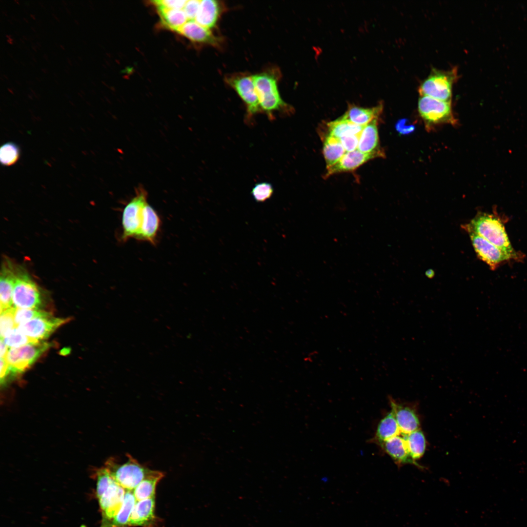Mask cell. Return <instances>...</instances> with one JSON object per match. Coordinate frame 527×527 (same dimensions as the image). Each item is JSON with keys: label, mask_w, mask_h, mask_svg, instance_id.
Segmentation results:
<instances>
[{"label": "cell", "mask_w": 527, "mask_h": 527, "mask_svg": "<svg viewBox=\"0 0 527 527\" xmlns=\"http://www.w3.org/2000/svg\"><path fill=\"white\" fill-rule=\"evenodd\" d=\"M17 268L11 262H3L0 272V313L13 306L12 296Z\"/></svg>", "instance_id": "obj_15"}, {"label": "cell", "mask_w": 527, "mask_h": 527, "mask_svg": "<svg viewBox=\"0 0 527 527\" xmlns=\"http://www.w3.org/2000/svg\"><path fill=\"white\" fill-rule=\"evenodd\" d=\"M143 214V221L137 240L147 241L155 244L160 228V218L154 209L148 203L144 207Z\"/></svg>", "instance_id": "obj_19"}, {"label": "cell", "mask_w": 527, "mask_h": 527, "mask_svg": "<svg viewBox=\"0 0 527 527\" xmlns=\"http://www.w3.org/2000/svg\"><path fill=\"white\" fill-rule=\"evenodd\" d=\"M2 339L7 346L11 348H18L30 343L40 342L24 335L19 331L17 327L9 331Z\"/></svg>", "instance_id": "obj_30"}, {"label": "cell", "mask_w": 527, "mask_h": 527, "mask_svg": "<svg viewBox=\"0 0 527 527\" xmlns=\"http://www.w3.org/2000/svg\"><path fill=\"white\" fill-rule=\"evenodd\" d=\"M23 20H25V21H26V22H28V21H27V20H26V19H25V18H23Z\"/></svg>", "instance_id": "obj_46"}, {"label": "cell", "mask_w": 527, "mask_h": 527, "mask_svg": "<svg viewBox=\"0 0 527 527\" xmlns=\"http://www.w3.org/2000/svg\"><path fill=\"white\" fill-rule=\"evenodd\" d=\"M9 375H12L10 366L5 358H0V379L1 384L4 383Z\"/></svg>", "instance_id": "obj_38"}, {"label": "cell", "mask_w": 527, "mask_h": 527, "mask_svg": "<svg viewBox=\"0 0 527 527\" xmlns=\"http://www.w3.org/2000/svg\"><path fill=\"white\" fill-rule=\"evenodd\" d=\"M70 318L51 316L36 318L21 324L17 328L27 336L39 341L48 338L56 329L67 323Z\"/></svg>", "instance_id": "obj_11"}, {"label": "cell", "mask_w": 527, "mask_h": 527, "mask_svg": "<svg viewBox=\"0 0 527 527\" xmlns=\"http://www.w3.org/2000/svg\"><path fill=\"white\" fill-rule=\"evenodd\" d=\"M389 402L393 413L402 434H407L418 430L420 422L417 412L412 406L399 404L392 398Z\"/></svg>", "instance_id": "obj_14"}, {"label": "cell", "mask_w": 527, "mask_h": 527, "mask_svg": "<svg viewBox=\"0 0 527 527\" xmlns=\"http://www.w3.org/2000/svg\"><path fill=\"white\" fill-rule=\"evenodd\" d=\"M401 433L394 415L390 411L380 420L373 440L375 443L380 445L384 442Z\"/></svg>", "instance_id": "obj_24"}, {"label": "cell", "mask_w": 527, "mask_h": 527, "mask_svg": "<svg viewBox=\"0 0 527 527\" xmlns=\"http://www.w3.org/2000/svg\"><path fill=\"white\" fill-rule=\"evenodd\" d=\"M403 435L409 455L412 459L416 462L425 452L426 446L425 436L420 429Z\"/></svg>", "instance_id": "obj_27"}, {"label": "cell", "mask_w": 527, "mask_h": 527, "mask_svg": "<svg viewBox=\"0 0 527 527\" xmlns=\"http://www.w3.org/2000/svg\"><path fill=\"white\" fill-rule=\"evenodd\" d=\"M15 309L16 308L12 306L0 313V338H3L9 331L17 327L14 318Z\"/></svg>", "instance_id": "obj_34"}, {"label": "cell", "mask_w": 527, "mask_h": 527, "mask_svg": "<svg viewBox=\"0 0 527 527\" xmlns=\"http://www.w3.org/2000/svg\"><path fill=\"white\" fill-rule=\"evenodd\" d=\"M163 477L162 472L150 470L132 491L136 500L155 497L157 485Z\"/></svg>", "instance_id": "obj_23"}, {"label": "cell", "mask_w": 527, "mask_h": 527, "mask_svg": "<svg viewBox=\"0 0 527 527\" xmlns=\"http://www.w3.org/2000/svg\"><path fill=\"white\" fill-rule=\"evenodd\" d=\"M52 316L50 312L40 309L18 308L15 311V322L17 326L31 320Z\"/></svg>", "instance_id": "obj_32"}, {"label": "cell", "mask_w": 527, "mask_h": 527, "mask_svg": "<svg viewBox=\"0 0 527 527\" xmlns=\"http://www.w3.org/2000/svg\"><path fill=\"white\" fill-rule=\"evenodd\" d=\"M328 134L337 139L344 136L358 135L361 133L365 126L355 124L342 117L327 123Z\"/></svg>", "instance_id": "obj_25"}, {"label": "cell", "mask_w": 527, "mask_h": 527, "mask_svg": "<svg viewBox=\"0 0 527 527\" xmlns=\"http://www.w3.org/2000/svg\"><path fill=\"white\" fill-rule=\"evenodd\" d=\"M186 1L185 0H156L152 2L157 7L182 9Z\"/></svg>", "instance_id": "obj_37"}, {"label": "cell", "mask_w": 527, "mask_h": 527, "mask_svg": "<svg viewBox=\"0 0 527 527\" xmlns=\"http://www.w3.org/2000/svg\"><path fill=\"white\" fill-rule=\"evenodd\" d=\"M323 152L328 168L338 162L346 151L339 139L327 135L324 140Z\"/></svg>", "instance_id": "obj_28"}, {"label": "cell", "mask_w": 527, "mask_h": 527, "mask_svg": "<svg viewBox=\"0 0 527 527\" xmlns=\"http://www.w3.org/2000/svg\"><path fill=\"white\" fill-rule=\"evenodd\" d=\"M225 81L236 92L245 104L248 118L252 117L262 111L251 75L233 74L227 76Z\"/></svg>", "instance_id": "obj_9"}, {"label": "cell", "mask_w": 527, "mask_h": 527, "mask_svg": "<svg viewBox=\"0 0 527 527\" xmlns=\"http://www.w3.org/2000/svg\"><path fill=\"white\" fill-rule=\"evenodd\" d=\"M251 76L262 111L269 118H272L275 112L285 111L288 105L278 89L277 71L267 70Z\"/></svg>", "instance_id": "obj_2"}, {"label": "cell", "mask_w": 527, "mask_h": 527, "mask_svg": "<svg viewBox=\"0 0 527 527\" xmlns=\"http://www.w3.org/2000/svg\"><path fill=\"white\" fill-rule=\"evenodd\" d=\"M176 32L192 41L218 46L221 40L215 36L210 29L198 23L195 20H188Z\"/></svg>", "instance_id": "obj_17"}, {"label": "cell", "mask_w": 527, "mask_h": 527, "mask_svg": "<svg viewBox=\"0 0 527 527\" xmlns=\"http://www.w3.org/2000/svg\"><path fill=\"white\" fill-rule=\"evenodd\" d=\"M30 16H31V17H32V18H33V19H34V20H35V18L34 17V15H30Z\"/></svg>", "instance_id": "obj_42"}, {"label": "cell", "mask_w": 527, "mask_h": 527, "mask_svg": "<svg viewBox=\"0 0 527 527\" xmlns=\"http://www.w3.org/2000/svg\"><path fill=\"white\" fill-rule=\"evenodd\" d=\"M418 112L426 126L441 123L455 124L451 101H446L426 96H420Z\"/></svg>", "instance_id": "obj_8"}, {"label": "cell", "mask_w": 527, "mask_h": 527, "mask_svg": "<svg viewBox=\"0 0 527 527\" xmlns=\"http://www.w3.org/2000/svg\"><path fill=\"white\" fill-rule=\"evenodd\" d=\"M7 90H8V91H10V92L11 93H13V91H12L11 90V89H9V88H8V89H7Z\"/></svg>", "instance_id": "obj_44"}, {"label": "cell", "mask_w": 527, "mask_h": 527, "mask_svg": "<svg viewBox=\"0 0 527 527\" xmlns=\"http://www.w3.org/2000/svg\"><path fill=\"white\" fill-rule=\"evenodd\" d=\"M75 22L76 23V24H79V23H78V22L76 20H75Z\"/></svg>", "instance_id": "obj_47"}, {"label": "cell", "mask_w": 527, "mask_h": 527, "mask_svg": "<svg viewBox=\"0 0 527 527\" xmlns=\"http://www.w3.org/2000/svg\"><path fill=\"white\" fill-rule=\"evenodd\" d=\"M201 0H187L182 10L184 12L188 20H195L198 13Z\"/></svg>", "instance_id": "obj_36"}, {"label": "cell", "mask_w": 527, "mask_h": 527, "mask_svg": "<svg viewBox=\"0 0 527 527\" xmlns=\"http://www.w3.org/2000/svg\"><path fill=\"white\" fill-rule=\"evenodd\" d=\"M360 134L346 136L339 139L346 152L353 151L357 149Z\"/></svg>", "instance_id": "obj_35"}, {"label": "cell", "mask_w": 527, "mask_h": 527, "mask_svg": "<svg viewBox=\"0 0 527 527\" xmlns=\"http://www.w3.org/2000/svg\"><path fill=\"white\" fill-rule=\"evenodd\" d=\"M157 8L162 24L171 30L176 32L188 21L182 9Z\"/></svg>", "instance_id": "obj_29"}, {"label": "cell", "mask_w": 527, "mask_h": 527, "mask_svg": "<svg viewBox=\"0 0 527 527\" xmlns=\"http://www.w3.org/2000/svg\"><path fill=\"white\" fill-rule=\"evenodd\" d=\"M378 119L365 125L359 137L357 149L364 153L382 151L380 147Z\"/></svg>", "instance_id": "obj_22"}, {"label": "cell", "mask_w": 527, "mask_h": 527, "mask_svg": "<svg viewBox=\"0 0 527 527\" xmlns=\"http://www.w3.org/2000/svg\"><path fill=\"white\" fill-rule=\"evenodd\" d=\"M274 189L272 185L267 182L256 183L252 188L251 194L257 202L263 203L269 199L272 196Z\"/></svg>", "instance_id": "obj_33"}, {"label": "cell", "mask_w": 527, "mask_h": 527, "mask_svg": "<svg viewBox=\"0 0 527 527\" xmlns=\"http://www.w3.org/2000/svg\"><path fill=\"white\" fill-rule=\"evenodd\" d=\"M42 295L39 286L23 269L17 268L13 296V306L18 308L39 309Z\"/></svg>", "instance_id": "obj_4"}, {"label": "cell", "mask_w": 527, "mask_h": 527, "mask_svg": "<svg viewBox=\"0 0 527 527\" xmlns=\"http://www.w3.org/2000/svg\"><path fill=\"white\" fill-rule=\"evenodd\" d=\"M383 111L382 104L371 108H364L350 104L342 117L355 124L365 126L378 119Z\"/></svg>", "instance_id": "obj_20"}, {"label": "cell", "mask_w": 527, "mask_h": 527, "mask_svg": "<svg viewBox=\"0 0 527 527\" xmlns=\"http://www.w3.org/2000/svg\"><path fill=\"white\" fill-rule=\"evenodd\" d=\"M457 78L456 68L448 70L433 68L419 87L420 96L451 101L452 86Z\"/></svg>", "instance_id": "obj_3"}, {"label": "cell", "mask_w": 527, "mask_h": 527, "mask_svg": "<svg viewBox=\"0 0 527 527\" xmlns=\"http://www.w3.org/2000/svg\"><path fill=\"white\" fill-rule=\"evenodd\" d=\"M126 491L114 479L98 498L102 515L101 527H105L117 515L122 506Z\"/></svg>", "instance_id": "obj_10"}, {"label": "cell", "mask_w": 527, "mask_h": 527, "mask_svg": "<svg viewBox=\"0 0 527 527\" xmlns=\"http://www.w3.org/2000/svg\"><path fill=\"white\" fill-rule=\"evenodd\" d=\"M123 464L114 460L107 462L106 467L113 479L126 490L133 491L150 470L141 465L130 455Z\"/></svg>", "instance_id": "obj_6"}, {"label": "cell", "mask_w": 527, "mask_h": 527, "mask_svg": "<svg viewBox=\"0 0 527 527\" xmlns=\"http://www.w3.org/2000/svg\"><path fill=\"white\" fill-rule=\"evenodd\" d=\"M384 156L385 155L383 150L364 153L356 149L353 151L346 152L338 162L326 168L327 170L324 176L327 178L335 174L354 171L371 160Z\"/></svg>", "instance_id": "obj_12"}, {"label": "cell", "mask_w": 527, "mask_h": 527, "mask_svg": "<svg viewBox=\"0 0 527 527\" xmlns=\"http://www.w3.org/2000/svg\"><path fill=\"white\" fill-rule=\"evenodd\" d=\"M396 130L402 134H407L412 132L414 127L412 125H407L405 120H402L397 122L396 124Z\"/></svg>", "instance_id": "obj_39"}, {"label": "cell", "mask_w": 527, "mask_h": 527, "mask_svg": "<svg viewBox=\"0 0 527 527\" xmlns=\"http://www.w3.org/2000/svg\"><path fill=\"white\" fill-rule=\"evenodd\" d=\"M137 502L132 491L126 490L122 506L114 518L105 527L127 526L133 509Z\"/></svg>", "instance_id": "obj_26"}, {"label": "cell", "mask_w": 527, "mask_h": 527, "mask_svg": "<svg viewBox=\"0 0 527 527\" xmlns=\"http://www.w3.org/2000/svg\"><path fill=\"white\" fill-rule=\"evenodd\" d=\"M467 231H472L500 248L511 259H516L518 254L512 247L504 225L500 219L492 214L478 215L470 223L464 226Z\"/></svg>", "instance_id": "obj_1"}, {"label": "cell", "mask_w": 527, "mask_h": 527, "mask_svg": "<svg viewBox=\"0 0 527 527\" xmlns=\"http://www.w3.org/2000/svg\"><path fill=\"white\" fill-rule=\"evenodd\" d=\"M155 497L137 501L127 526L149 527L155 519Z\"/></svg>", "instance_id": "obj_18"}, {"label": "cell", "mask_w": 527, "mask_h": 527, "mask_svg": "<svg viewBox=\"0 0 527 527\" xmlns=\"http://www.w3.org/2000/svg\"><path fill=\"white\" fill-rule=\"evenodd\" d=\"M7 41H8V42H9V43H10V44H12V43H13V42H12V41H9V40H7Z\"/></svg>", "instance_id": "obj_43"}, {"label": "cell", "mask_w": 527, "mask_h": 527, "mask_svg": "<svg viewBox=\"0 0 527 527\" xmlns=\"http://www.w3.org/2000/svg\"><path fill=\"white\" fill-rule=\"evenodd\" d=\"M20 151L19 146L13 142L4 143L0 148V162L4 166H10L19 160Z\"/></svg>", "instance_id": "obj_31"}, {"label": "cell", "mask_w": 527, "mask_h": 527, "mask_svg": "<svg viewBox=\"0 0 527 527\" xmlns=\"http://www.w3.org/2000/svg\"><path fill=\"white\" fill-rule=\"evenodd\" d=\"M136 193L122 211L121 240L123 242L130 238L137 239L143 221V209L147 203V193L142 188L137 189Z\"/></svg>", "instance_id": "obj_5"}, {"label": "cell", "mask_w": 527, "mask_h": 527, "mask_svg": "<svg viewBox=\"0 0 527 527\" xmlns=\"http://www.w3.org/2000/svg\"><path fill=\"white\" fill-rule=\"evenodd\" d=\"M52 15H53V17H54V18H55V19H56V20H57L58 21H59V20H58V18H57V17H56L55 16V15H54L53 14H52Z\"/></svg>", "instance_id": "obj_41"}, {"label": "cell", "mask_w": 527, "mask_h": 527, "mask_svg": "<svg viewBox=\"0 0 527 527\" xmlns=\"http://www.w3.org/2000/svg\"><path fill=\"white\" fill-rule=\"evenodd\" d=\"M60 46L62 49H63V50H64V48L63 46H62L61 45H60Z\"/></svg>", "instance_id": "obj_45"}, {"label": "cell", "mask_w": 527, "mask_h": 527, "mask_svg": "<svg viewBox=\"0 0 527 527\" xmlns=\"http://www.w3.org/2000/svg\"><path fill=\"white\" fill-rule=\"evenodd\" d=\"M467 231L477 255L491 268H495L501 263L511 259L500 248L482 237L472 231Z\"/></svg>", "instance_id": "obj_13"}, {"label": "cell", "mask_w": 527, "mask_h": 527, "mask_svg": "<svg viewBox=\"0 0 527 527\" xmlns=\"http://www.w3.org/2000/svg\"><path fill=\"white\" fill-rule=\"evenodd\" d=\"M52 346L51 343L40 341L18 348H11L5 359L10 366L12 374L23 372Z\"/></svg>", "instance_id": "obj_7"}, {"label": "cell", "mask_w": 527, "mask_h": 527, "mask_svg": "<svg viewBox=\"0 0 527 527\" xmlns=\"http://www.w3.org/2000/svg\"><path fill=\"white\" fill-rule=\"evenodd\" d=\"M8 352V346L4 343L3 339L0 338V358H5Z\"/></svg>", "instance_id": "obj_40"}, {"label": "cell", "mask_w": 527, "mask_h": 527, "mask_svg": "<svg viewBox=\"0 0 527 527\" xmlns=\"http://www.w3.org/2000/svg\"><path fill=\"white\" fill-rule=\"evenodd\" d=\"M222 12V5L216 0H201L195 21L209 29L214 28Z\"/></svg>", "instance_id": "obj_21"}, {"label": "cell", "mask_w": 527, "mask_h": 527, "mask_svg": "<svg viewBox=\"0 0 527 527\" xmlns=\"http://www.w3.org/2000/svg\"><path fill=\"white\" fill-rule=\"evenodd\" d=\"M379 445L397 465L410 464L422 467L411 458L403 434L393 437Z\"/></svg>", "instance_id": "obj_16"}]
</instances>
